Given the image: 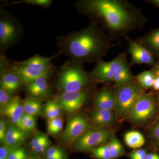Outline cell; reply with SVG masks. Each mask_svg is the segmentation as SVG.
Masks as SVG:
<instances>
[{"instance_id":"obj_1","label":"cell","mask_w":159,"mask_h":159,"mask_svg":"<svg viewBox=\"0 0 159 159\" xmlns=\"http://www.w3.org/2000/svg\"><path fill=\"white\" fill-rule=\"evenodd\" d=\"M75 7L90 24L107 32L111 40L125 38L130 31L142 29L147 20L141 9L124 0H79Z\"/></svg>"},{"instance_id":"obj_2","label":"cell","mask_w":159,"mask_h":159,"mask_svg":"<svg viewBox=\"0 0 159 159\" xmlns=\"http://www.w3.org/2000/svg\"><path fill=\"white\" fill-rule=\"evenodd\" d=\"M111 40L99 26L90 24L82 30L56 38L60 53L84 64L99 62L114 47Z\"/></svg>"},{"instance_id":"obj_3","label":"cell","mask_w":159,"mask_h":159,"mask_svg":"<svg viewBox=\"0 0 159 159\" xmlns=\"http://www.w3.org/2000/svg\"><path fill=\"white\" fill-rule=\"evenodd\" d=\"M56 87L61 92L85 90L93 80L83 64L73 60L66 61L59 69Z\"/></svg>"},{"instance_id":"obj_4","label":"cell","mask_w":159,"mask_h":159,"mask_svg":"<svg viewBox=\"0 0 159 159\" xmlns=\"http://www.w3.org/2000/svg\"><path fill=\"white\" fill-rule=\"evenodd\" d=\"M24 28L12 13L1 11L0 15V51L4 53L17 44L22 38Z\"/></svg>"},{"instance_id":"obj_5","label":"cell","mask_w":159,"mask_h":159,"mask_svg":"<svg viewBox=\"0 0 159 159\" xmlns=\"http://www.w3.org/2000/svg\"><path fill=\"white\" fill-rule=\"evenodd\" d=\"M143 92L139 84L132 83L118 88L115 109L119 116L129 117L140 95Z\"/></svg>"},{"instance_id":"obj_6","label":"cell","mask_w":159,"mask_h":159,"mask_svg":"<svg viewBox=\"0 0 159 159\" xmlns=\"http://www.w3.org/2000/svg\"><path fill=\"white\" fill-rule=\"evenodd\" d=\"M156 110V103L153 97L144 92L139 97L130 116L134 123L144 122L153 116Z\"/></svg>"},{"instance_id":"obj_7","label":"cell","mask_w":159,"mask_h":159,"mask_svg":"<svg viewBox=\"0 0 159 159\" xmlns=\"http://www.w3.org/2000/svg\"><path fill=\"white\" fill-rule=\"evenodd\" d=\"M111 136L110 132L104 129L87 131L75 141V148L80 151L93 150L95 147L105 143Z\"/></svg>"},{"instance_id":"obj_8","label":"cell","mask_w":159,"mask_h":159,"mask_svg":"<svg viewBox=\"0 0 159 159\" xmlns=\"http://www.w3.org/2000/svg\"><path fill=\"white\" fill-rule=\"evenodd\" d=\"M125 56V53H122L111 61H105L102 60L97 62L95 68L90 73L92 79L101 83L113 81L114 74L117 67Z\"/></svg>"},{"instance_id":"obj_9","label":"cell","mask_w":159,"mask_h":159,"mask_svg":"<svg viewBox=\"0 0 159 159\" xmlns=\"http://www.w3.org/2000/svg\"><path fill=\"white\" fill-rule=\"evenodd\" d=\"M88 98L85 90L74 92H61L58 96V102L61 108L68 112L80 109Z\"/></svg>"},{"instance_id":"obj_10","label":"cell","mask_w":159,"mask_h":159,"mask_svg":"<svg viewBox=\"0 0 159 159\" xmlns=\"http://www.w3.org/2000/svg\"><path fill=\"white\" fill-rule=\"evenodd\" d=\"M125 38L128 42V51L131 57L129 66L144 64L154 66L156 64L154 56L150 51L128 36H125Z\"/></svg>"},{"instance_id":"obj_11","label":"cell","mask_w":159,"mask_h":159,"mask_svg":"<svg viewBox=\"0 0 159 159\" xmlns=\"http://www.w3.org/2000/svg\"><path fill=\"white\" fill-rule=\"evenodd\" d=\"M1 88L12 94L23 84L22 80L18 74L9 67L7 61L1 55Z\"/></svg>"},{"instance_id":"obj_12","label":"cell","mask_w":159,"mask_h":159,"mask_svg":"<svg viewBox=\"0 0 159 159\" xmlns=\"http://www.w3.org/2000/svg\"><path fill=\"white\" fill-rule=\"evenodd\" d=\"M88 121L81 116H77L69 121L63 134L62 139L67 143L75 142L77 139L86 132L90 128Z\"/></svg>"},{"instance_id":"obj_13","label":"cell","mask_w":159,"mask_h":159,"mask_svg":"<svg viewBox=\"0 0 159 159\" xmlns=\"http://www.w3.org/2000/svg\"><path fill=\"white\" fill-rule=\"evenodd\" d=\"M8 65L11 70L18 74L22 80L23 83L27 84L41 77L48 78L54 72H43L27 66L21 65L18 63L17 61L9 62L7 61Z\"/></svg>"},{"instance_id":"obj_14","label":"cell","mask_w":159,"mask_h":159,"mask_svg":"<svg viewBox=\"0 0 159 159\" xmlns=\"http://www.w3.org/2000/svg\"><path fill=\"white\" fill-rule=\"evenodd\" d=\"M1 113L8 117L13 124L17 125L25 114L23 103L20 97H12L9 103L1 109Z\"/></svg>"},{"instance_id":"obj_15","label":"cell","mask_w":159,"mask_h":159,"mask_svg":"<svg viewBox=\"0 0 159 159\" xmlns=\"http://www.w3.org/2000/svg\"><path fill=\"white\" fill-rule=\"evenodd\" d=\"M48 78L41 77L26 84L25 90L30 97L40 99L50 96L51 89Z\"/></svg>"},{"instance_id":"obj_16","label":"cell","mask_w":159,"mask_h":159,"mask_svg":"<svg viewBox=\"0 0 159 159\" xmlns=\"http://www.w3.org/2000/svg\"><path fill=\"white\" fill-rule=\"evenodd\" d=\"M60 54L61 53L56 54L53 57H43L39 54H36L26 60L17 61V62L21 65L27 66L31 68L36 69L43 72H54V68L52 64V61Z\"/></svg>"},{"instance_id":"obj_17","label":"cell","mask_w":159,"mask_h":159,"mask_svg":"<svg viewBox=\"0 0 159 159\" xmlns=\"http://www.w3.org/2000/svg\"><path fill=\"white\" fill-rule=\"evenodd\" d=\"M133 80V76L125 56L117 67L114 74L113 81L119 88L132 83Z\"/></svg>"},{"instance_id":"obj_18","label":"cell","mask_w":159,"mask_h":159,"mask_svg":"<svg viewBox=\"0 0 159 159\" xmlns=\"http://www.w3.org/2000/svg\"><path fill=\"white\" fill-rule=\"evenodd\" d=\"M116 92L110 89H102L96 95L94 105L97 109L112 111L115 108Z\"/></svg>"},{"instance_id":"obj_19","label":"cell","mask_w":159,"mask_h":159,"mask_svg":"<svg viewBox=\"0 0 159 159\" xmlns=\"http://www.w3.org/2000/svg\"><path fill=\"white\" fill-rule=\"evenodd\" d=\"M137 40V42L150 51L154 56H159V29L149 31Z\"/></svg>"},{"instance_id":"obj_20","label":"cell","mask_w":159,"mask_h":159,"mask_svg":"<svg viewBox=\"0 0 159 159\" xmlns=\"http://www.w3.org/2000/svg\"><path fill=\"white\" fill-rule=\"evenodd\" d=\"M91 117L94 123L99 126L111 125L115 121L113 113L108 110L97 109L92 111Z\"/></svg>"},{"instance_id":"obj_21","label":"cell","mask_w":159,"mask_h":159,"mask_svg":"<svg viewBox=\"0 0 159 159\" xmlns=\"http://www.w3.org/2000/svg\"><path fill=\"white\" fill-rule=\"evenodd\" d=\"M25 137V133L16 125H10L7 128L5 143L8 146H14L22 142Z\"/></svg>"},{"instance_id":"obj_22","label":"cell","mask_w":159,"mask_h":159,"mask_svg":"<svg viewBox=\"0 0 159 159\" xmlns=\"http://www.w3.org/2000/svg\"><path fill=\"white\" fill-rule=\"evenodd\" d=\"M124 141L128 147L132 148H140L145 143L144 137L137 131H131L126 133L124 136Z\"/></svg>"},{"instance_id":"obj_23","label":"cell","mask_w":159,"mask_h":159,"mask_svg":"<svg viewBox=\"0 0 159 159\" xmlns=\"http://www.w3.org/2000/svg\"><path fill=\"white\" fill-rule=\"evenodd\" d=\"M23 106L25 113L30 116H34L40 113L41 104L39 99L29 97L23 102Z\"/></svg>"},{"instance_id":"obj_24","label":"cell","mask_w":159,"mask_h":159,"mask_svg":"<svg viewBox=\"0 0 159 159\" xmlns=\"http://www.w3.org/2000/svg\"><path fill=\"white\" fill-rule=\"evenodd\" d=\"M155 77V74L151 70L144 71L136 77L142 88L146 89L152 87Z\"/></svg>"},{"instance_id":"obj_25","label":"cell","mask_w":159,"mask_h":159,"mask_svg":"<svg viewBox=\"0 0 159 159\" xmlns=\"http://www.w3.org/2000/svg\"><path fill=\"white\" fill-rule=\"evenodd\" d=\"M108 145L112 159L119 158L124 154V148L121 142L116 137L114 136L111 138Z\"/></svg>"},{"instance_id":"obj_26","label":"cell","mask_w":159,"mask_h":159,"mask_svg":"<svg viewBox=\"0 0 159 159\" xmlns=\"http://www.w3.org/2000/svg\"><path fill=\"white\" fill-rule=\"evenodd\" d=\"M60 106L55 100H51L45 106L44 111L46 116L49 120L58 118L60 114Z\"/></svg>"},{"instance_id":"obj_27","label":"cell","mask_w":159,"mask_h":159,"mask_svg":"<svg viewBox=\"0 0 159 159\" xmlns=\"http://www.w3.org/2000/svg\"><path fill=\"white\" fill-rule=\"evenodd\" d=\"M92 156L96 159H112L108 144L94 148L92 150Z\"/></svg>"},{"instance_id":"obj_28","label":"cell","mask_w":159,"mask_h":159,"mask_svg":"<svg viewBox=\"0 0 159 159\" xmlns=\"http://www.w3.org/2000/svg\"><path fill=\"white\" fill-rule=\"evenodd\" d=\"M53 1L51 0H19L14 1L4 5V6H11L20 4H28L33 6H40L43 8H48Z\"/></svg>"},{"instance_id":"obj_29","label":"cell","mask_w":159,"mask_h":159,"mask_svg":"<svg viewBox=\"0 0 159 159\" xmlns=\"http://www.w3.org/2000/svg\"><path fill=\"white\" fill-rule=\"evenodd\" d=\"M63 126V122L62 119L58 117L52 120H49L48 131L51 134H57L62 130Z\"/></svg>"},{"instance_id":"obj_30","label":"cell","mask_w":159,"mask_h":159,"mask_svg":"<svg viewBox=\"0 0 159 159\" xmlns=\"http://www.w3.org/2000/svg\"><path fill=\"white\" fill-rule=\"evenodd\" d=\"M11 93L6 90L0 88V107L1 109L4 108L10 101L12 97Z\"/></svg>"},{"instance_id":"obj_31","label":"cell","mask_w":159,"mask_h":159,"mask_svg":"<svg viewBox=\"0 0 159 159\" xmlns=\"http://www.w3.org/2000/svg\"><path fill=\"white\" fill-rule=\"evenodd\" d=\"M9 159H27L25 149L22 148H14L9 154Z\"/></svg>"},{"instance_id":"obj_32","label":"cell","mask_w":159,"mask_h":159,"mask_svg":"<svg viewBox=\"0 0 159 159\" xmlns=\"http://www.w3.org/2000/svg\"><path fill=\"white\" fill-rule=\"evenodd\" d=\"M148 153L145 149H137L129 154L130 159H147Z\"/></svg>"},{"instance_id":"obj_33","label":"cell","mask_w":159,"mask_h":159,"mask_svg":"<svg viewBox=\"0 0 159 159\" xmlns=\"http://www.w3.org/2000/svg\"><path fill=\"white\" fill-rule=\"evenodd\" d=\"M14 146L5 145L0 148V159H9V154Z\"/></svg>"},{"instance_id":"obj_34","label":"cell","mask_w":159,"mask_h":159,"mask_svg":"<svg viewBox=\"0 0 159 159\" xmlns=\"http://www.w3.org/2000/svg\"><path fill=\"white\" fill-rule=\"evenodd\" d=\"M49 144H50V141L48 138L36 145L33 148V149L37 153H41L45 150Z\"/></svg>"},{"instance_id":"obj_35","label":"cell","mask_w":159,"mask_h":159,"mask_svg":"<svg viewBox=\"0 0 159 159\" xmlns=\"http://www.w3.org/2000/svg\"><path fill=\"white\" fill-rule=\"evenodd\" d=\"M47 157H52L62 156L63 152L60 148H51L49 149L46 153Z\"/></svg>"},{"instance_id":"obj_36","label":"cell","mask_w":159,"mask_h":159,"mask_svg":"<svg viewBox=\"0 0 159 159\" xmlns=\"http://www.w3.org/2000/svg\"><path fill=\"white\" fill-rule=\"evenodd\" d=\"M7 129L6 122L1 120L0 121V141L1 142L5 143Z\"/></svg>"},{"instance_id":"obj_37","label":"cell","mask_w":159,"mask_h":159,"mask_svg":"<svg viewBox=\"0 0 159 159\" xmlns=\"http://www.w3.org/2000/svg\"><path fill=\"white\" fill-rule=\"evenodd\" d=\"M35 127H36V121L35 119L33 116H29L27 124H26V132L34 130Z\"/></svg>"},{"instance_id":"obj_38","label":"cell","mask_w":159,"mask_h":159,"mask_svg":"<svg viewBox=\"0 0 159 159\" xmlns=\"http://www.w3.org/2000/svg\"><path fill=\"white\" fill-rule=\"evenodd\" d=\"M47 138H48V137L45 135L42 134L38 135L31 140V148H34L40 142H42L44 140H45Z\"/></svg>"},{"instance_id":"obj_39","label":"cell","mask_w":159,"mask_h":159,"mask_svg":"<svg viewBox=\"0 0 159 159\" xmlns=\"http://www.w3.org/2000/svg\"><path fill=\"white\" fill-rule=\"evenodd\" d=\"M151 133L153 139L159 142V122L152 129Z\"/></svg>"},{"instance_id":"obj_40","label":"cell","mask_w":159,"mask_h":159,"mask_svg":"<svg viewBox=\"0 0 159 159\" xmlns=\"http://www.w3.org/2000/svg\"><path fill=\"white\" fill-rule=\"evenodd\" d=\"M154 81L153 85H152V88L155 90H159V76H156Z\"/></svg>"},{"instance_id":"obj_41","label":"cell","mask_w":159,"mask_h":159,"mask_svg":"<svg viewBox=\"0 0 159 159\" xmlns=\"http://www.w3.org/2000/svg\"><path fill=\"white\" fill-rule=\"evenodd\" d=\"M147 159H159V155L155 152L148 153Z\"/></svg>"},{"instance_id":"obj_42","label":"cell","mask_w":159,"mask_h":159,"mask_svg":"<svg viewBox=\"0 0 159 159\" xmlns=\"http://www.w3.org/2000/svg\"><path fill=\"white\" fill-rule=\"evenodd\" d=\"M146 2L152 4L159 9V0H148L146 1Z\"/></svg>"},{"instance_id":"obj_43","label":"cell","mask_w":159,"mask_h":159,"mask_svg":"<svg viewBox=\"0 0 159 159\" xmlns=\"http://www.w3.org/2000/svg\"><path fill=\"white\" fill-rule=\"evenodd\" d=\"M154 66V73L156 76H159V63L157 64Z\"/></svg>"},{"instance_id":"obj_44","label":"cell","mask_w":159,"mask_h":159,"mask_svg":"<svg viewBox=\"0 0 159 159\" xmlns=\"http://www.w3.org/2000/svg\"><path fill=\"white\" fill-rule=\"evenodd\" d=\"M47 159H64V156H62L49 157H47Z\"/></svg>"},{"instance_id":"obj_45","label":"cell","mask_w":159,"mask_h":159,"mask_svg":"<svg viewBox=\"0 0 159 159\" xmlns=\"http://www.w3.org/2000/svg\"><path fill=\"white\" fill-rule=\"evenodd\" d=\"M27 159H38L37 158H35L34 157H29V158Z\"/></svg>"},{"instance_id":"obj_46","label":"cell","mask_w":159,"mask_h":159,"mask_svg":"<svg viewBox=\"0 0 159 159\" xmlns=\"http://www.w3.org/2000/svg\"><path fill=\"white\" fill-rule=\"evenodd\" d=\"M158 101L159 104V96H158Z\"/></svg>"}]
</instances>
